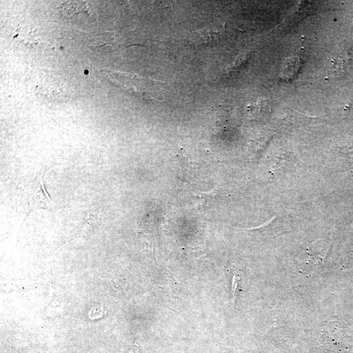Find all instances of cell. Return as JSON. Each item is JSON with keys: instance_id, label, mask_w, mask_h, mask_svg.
I'll list each match as a JSON object with an SVG mask.
<instances>
[{"instance_id": "1", "label": "cell", "mask_w": 353, "mask_h": 353, "mask_svg": "<svg viewBox=\"0 0 353 353\" xmlns=\"http://www.w3.org/2000/svg\"><path fill=\"white\" fill-rule=\"evenodd\" d=\"M63 12L65 16L71 19H81L86 20V18H92V9L91 6L88 5L86 2L71 1L66 3L63 8Z\"/></svg>"}, {"instance_id": "2", "label": "cell", "mask_w": 353, "mask_h": 353, "mask_svg": "<svg viewBox=\"0 0 353 353\" xmlns=\"http://www.w3.org/2000/svg\"><path fill=\"white\" fill-rule=\"evenodd\" d=\"M36 181L33 184V189L31 190L32 194L31 197H33L32 200L29 203V206L31 204V202L34 201V206L33 209L35 208H45L46 207L51 206L52 202L50 199L49 196L48 195L45 189H44V185L43 182V175H39L38 178L35 179Z\"/></svg>"}, {"instance_id": "3", "label": "cell", "mask_w": 353, "mask_h": 353, "mask_svg": "<svg viewBox=\"0 0 353 353\" xmlns=\"http://www.w3.org/2000/svg\"><path fill=\"white\" fill-rule=\"evenodd\" d=\"M329 74L333 77H339L345 72V65L343 60L335 58L332 60L329 67Z\"/></svg>"}, {"instance_id": "4", "label": "cell", "mask_w": 353, "mask_h": 353, "mask_svg": "<svg viewBox=\"0 0 353 353\" xmlns=\"http://www.w3.org/2000/svg\"><path fill=\"white\" fill-rule=\"evenodd\" d=\"M239 280H240V279H239L238 276L236 274L234 275L233 281H232V293H233L234 299H235L237 293V289H238V287Z\"/></svg>"}]
</instances>
